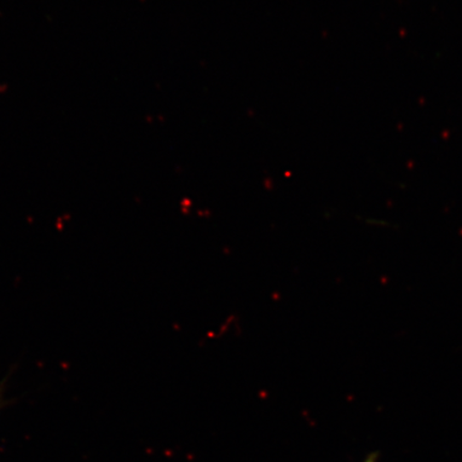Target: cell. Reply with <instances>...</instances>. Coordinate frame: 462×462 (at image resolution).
<instances>
[{
    "label": "cell",
    "mask_w": 462,
    "mask_h": 462,
    "mask_svg": "<svg viewBox=\"0 0 462 462\" xmlns=\"http://www.w3.org/2000/svg\"><path fill=\"white\" fill-rule=\"evenodd\" d=\"M379 458L378 453H371L367 455V457L363 462H377Z\"/></svg>",
    "instance_id": "obj_1"
},
{
    "label": "cell",
    "mask_w": 462,
    "mask_h": 462,
    "mask_svg": "<svg viewBox=\"0 0 462 462\" xmlns=\"http://www.w3.org/2000/svg\"><path fill=\"white\" fill-rule=\"evenodd\" d=\"M4 383H0V404H2L3 402V396H4Z\"/></svg>",
    "instance_id": "obj_2"
}]
</instances>
